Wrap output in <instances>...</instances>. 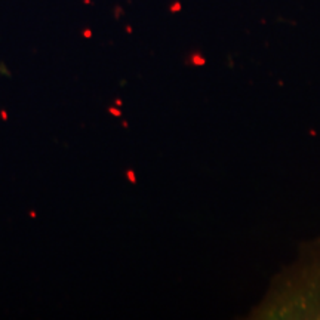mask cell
Listing matches in <instances>:
<instances>
[{"instance_id":"6da1fadb","label":"cell","mask_w":320,"mask_h":320,"mask_svg":"<svg viewBox=\"0 0 320 320\" xmlns=\"http://www.w3.org/2000/svg\"><path fill=\"white\" fill-rule=\"evenodd\" d=\"M313 261L305 280V305L310 313L320 317V242L313 247Z\"/></svg>"},{"instance_id":"7a4b0ae2","label":"cell","mask_w":320,"mask_h":320,"mask_svg":"<svg viewBox=\"0 0 320 320\" xmlns=\"http://www.w3.org/2000/svg\"><path fill=\"white\" fill-rule=\"evenodd\" d=\"M2 113V117H3V120H6L8 119V114H6V112H0Z\"/></svg>"}]
</instances>
